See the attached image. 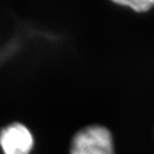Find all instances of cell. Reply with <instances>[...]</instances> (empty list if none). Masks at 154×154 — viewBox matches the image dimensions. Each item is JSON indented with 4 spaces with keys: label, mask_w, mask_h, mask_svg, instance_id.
Returning <instances> with one entry per match:
<instances>
[{
    "label": "cell",
    "mask_w": 154,
    "mask_h": 154,
    "mask_svg": "<svg viewBox=\"0 0 154 154\" xmlns=\"http://www.w3.org/2000/svg\"><path fill=\"white\" fill-rule=\"evenodd\" d=\"M69 154H116L112 133L100 124L83 127L72 137Z\"/></svg>",
    "instance_id": "cell-1"
},
{
    "label": "cell",
    "mask_w": 154,
    "mask_h": 154,
    "mask_svg": "<svg viewBox=\"0 0 154 154\" xmlns=\"http://www.w3.org/2000/svg\"><path fill=\"white\" fill-rule=\"evenodd\" d=\"M34 143L33 133L22 122H11L0 129V148L4 154H30Z\"/></svg>",
    "instance_id": "cell-2"
},
{
    "label": "cell",
    "mask_w": 154,
    "mask_h": 154,
    "mask_svg": "<svg viewBox=\"0 0 154 154\" xmlns=\"http://www.w3.org/2000/svg\"><path fill=\"white\" fill-rule=\"evenodd\" d=\"M116 5L129 8L138 13H144L151 11L154 7V0H115Z\"/></svg>",
    "instance_id": "cell-3"
}]
</instances>
